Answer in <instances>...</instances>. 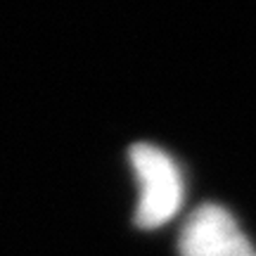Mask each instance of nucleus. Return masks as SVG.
<instances>
[{"instance_id": "nucleus-2", "label": "nucleus", "mask_w": 256, "mask_h": 256, "mask_svg": "<svg viewBox=\"0 0 256 256\" xmlns=\"http://www.w3.org/2000/svg\"><path fill=\"white\" fill-rule=\"evenodd\" d=\"M178 252L180 256H256L232 214L218 204H204L185 220Z\"/></svg>"}, {"instance_id": "nucleus-1", "label": "nucleus", "mask_w": 256, "mask_h": 256, "mask_svg": "<svg viewBox=\"0 0 256 256\" xmlns=\"http://www.w3.org/2000/svg\"><path fill=\"white\" fill-rule=\"evenodd\" d=\"M130 164L140 183L136 226L142 230L162 228L183 204V176L164 150L145 142L130 147Z\"/></svg>"}]
</instances>
